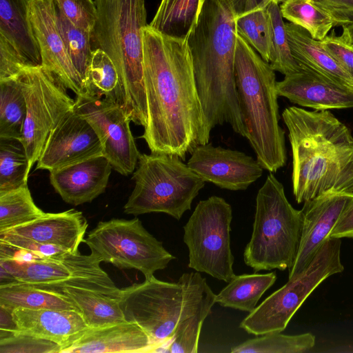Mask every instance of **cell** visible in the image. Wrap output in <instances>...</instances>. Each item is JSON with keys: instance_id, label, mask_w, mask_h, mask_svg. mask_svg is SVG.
<instances>
[{"instance_id": "42", "label": "cell", "mask_w": 353, "mask_h": 353, "mask_svg": "<svg viewBox=\"0 0 353 353\" xmlns=\"http://www.w3.org/2000/svg\"><path fill=\"white\" fill-rule=\"evenodd\" d=\"M0 243L32 252L43 257L60 256L70 252L56 245L41 243L30 239L8 232L0 233Z\"/></svg>"}, {"instance_id": "25", "label": "cell", "mask_w": 353, "mask_h": 353, "mask_svg": "<svg viewBox=\"0 0 353 353\" xmlns=\"http://www.w3.org/2000/svg\"><path fill=\"white\" fill-rule=\"evenodd\" d=\"M285 29L292 54L300 65L353 88V79L323 48L320 41L291 22L285 23Z\"/></svg>"}, {"instance_id": "22", "label": "cell", "mask_w": 353, "mask_h": 353, "mask_svg": "<svg viewBox=\"0 0 353 353\" xmlns=\"http://www.w3.org/2000/svg\"><path fill=\"white\" fill-rule=\"evenodd\" d=\"M88 226V221L81 212L70 209L58 213H45L32 221L3 232L56 245L76 254L79 252V246L84 241Z\"/></svg>"}, {"instance_id": "26", "label": "cell", "mask_w": 353, "mask_h": 353, "mask_svg": "<svg viewBox=\"0 0 353 353\" xmlns=\"http://www.w3.org/2000/svg\"><path fill=\"white\" fill-rule=\"evenodd\" d=\"M58 294L65 295L73 303L88 327L125 321L118 298L79 288H65Z\"/></svg>"}, {"instance_id": "43", "label": "cell", "mask_w": 353, "mask_h": 353, "mask_svg": "<svg viewBox=\"0 0 353 353\" xmlns=\"http://www.w3.org/2000/svg\"><path fill=\"white\" fill-rule=\"evenodd\" d=\"M323 48L353 79V46L341 36L327 35L320 41Z\"/></svg>"}, {"instance_id": "14", "label": "cell", "mask_w": 353, "mask_h": 353, "mask_svg": "<svg viewBox=\"0 0 353 353\" xmlns=\"http://www.w3.org/2000/svg\"><path fill=\"white\" fill-rule=\"evenodd\" d=\"M76 97L74 110L93 128L112 168L123 176L133 173L141 154L123 107L104 97Z\"/></svg>"}, {"instance_id": "41", "label": "cell", "mask_w": 353, "mask_h": 353, "mask_svg": "<svg viewBox=\"0 0 353 353\" xmlns=\"http://www.w3.org/2000/svg\"><path fill=\"white\" fill-rule=\"evenodd\" d=\"M65 16L75 26L93 32L97 11L94 0H54Z\"/></svg>"}, {"instance_id": "9", "label": "cell", "mask_w": 353, "mask_h": 353, "mask_svg": "<svg viewBox=\"0 0 353 353\" xmlns=\"http://www.w3.org/2000/svg\"><path fill=\"white\" fill-rule=\"evenodd\" d=\"M341 241L329 238L307 267L266 298L241 322L248 334L281 332L310 294L327 278L343 271Z\"/></svg>"}, {"instance_id": "27", "label": "cell", "mask_w": 353, "mask_h": 353, "mask_svg": "<svg viewBox=\"0 0 353 353\" xmlns=\"http://www.w3.org/2000/svg\"><path fill=\"white\" fill-rule=\"evenodd\" d=\"M276 280L275 272L234 275L228 284L216 294V303L223 307L251 312Z\"/></svg>"}, {"instance_id": "47", "label": "cell", "mask_w": 353, "mask_h": 353, "mask_svg": "<svg viewBox=\"0 0 353 353\" xmlns=\"http://www.w3.org/2000/svg\"><path fill=\"white\" fill-rule=\"evenodd\" d=\"M341 37L347 43L353 46V23L343 26Z\"/></svg>"}, {"instance_id": "33", "label": "cell", "mask_w": 353, "mask_h": 353, "mask_svg": "<svg viewBox=\"0 0 353 353\" xmlns=\"http://www.w3.org/2000/svg\"><path fill=\"white\" fill-rule=\"evenodd\" d=\"M45 213L34 203L28 184L0 193V233L32 221Z\"/></svg>"}, {"instance_id": "31", "label": "cell", "mask_w": 353, "mask_h": 353, "mask_svg": "<svg viewBox=\"0 0 353 353\" xmlns=\"http://www.w3.org/2000/svg\"><path fill=\"white\" fill-rule=\"evenodd\" d=\"M266 13L269 63L274 71L284 75L299 71L301 66L292 54L279 2L271 1L266 6Z\"/></svg>"}, {"instance_id": "35", "label": "cell", "mask_w": 353, "mask_h": 353, "mask_svg": "<svg viewBox=\"0 0 353 353\" xmlns=\"http://www.w3.org/2000/svg\"><path fill=\"white\" fill-rule=\"evenodd\" d=\"M248 339L231 349L232 353H301L315 345L312 333L286 335L272 332Z\"/></svg>"}, {"instance_id": "2", "label": "cell", "mask_w": 353, "mask_h": 353, "mask_svg": "<svg viewBox=\"0 0 353 353\" xmlns=\"http://www.w3.org/2000/svg\"><path fill=\"white\" fill-rule=\"evenodd\" d=\"M292 155L298 203L326 192L353 194V136L329 110L291 106L282 113Z\"/></svg>"}, {"instance_id": "8", "label": "cell", "mask_w": 353, "mask_h": 353, "mask_svg": "<svg viewBox=\"0 0 353 353\" xmlns=\"http://www.w3.org/2000/svg\"><path fill=\"white\" fill-rule=\"evenodd\" d=\"M132 174L134 188L123 211L135 216L163 212L179 220L205 185L180 157L168 154H141Z\"/></svg>"}, {"instance_id": "13", "label": "cell", "mask_w": 353, "mask_h": 353, "mask_svg": "<svg viewBox=\"0 0 353 353\" xmlns=\"http://www.w3.org/2000/svg\"><path fill=\"white\" fill-rule=\"evenodd\" d=\"M19 77L26 103L21 142L30 170L37 162L50 133L74 110L75 100L68 94L63 83L42 65L27 67Z\"/></svg>"}, {"instance_id": "21", "label": "cell", "mask_w": 353, "mask_h": 353, "mask_svg": "<svg viewBox=\"0 0 353 353\" xmlns=\"http://www.w3.org/2000/svg\"><path fill=\"white\" fill-rule=\"evenodd\" d=\"M11 313L16 332L56 343L61 353L88 329L77 310L17 307Z\"/></svg>"}, {"instance_id": "3", "label": "cell", "mask_w": 353, "mask_h": 353, "mask_svg": "<svg viewBox=\"0 0 353 353\" xmlns=\"http://www.w3.org/2000/svg\"><path fill=\"white\" fill-rule=\"evenodd\" d=\"M235 21L230 0H205L186 39L210 130L228 123L236 133L245 137L234 73Z\"/></svg>"}, {"instance_id": "4", "label": "cell", "mask_w": 353, "mask_h": 353, "mask_svg": "<svg viewBox=\"0 0 353 353\" xmlns=\"http://www.w3.org/2000/svg\"><path fill=\"white\" fill-rule=\"evenodd\" d=\"M234 73L245 137L263 168L275 172L287 159L285 132L279 125L275 72L239 34Z\"/></svg>"}, {"instance_id": "16", "label": "cell", "mask_w": 353, "mask_h": 353, "mask_svg": "<svg viewBox=\"0 0 353 353\" xmlns=\"http://www.w3.org/2000/svg\"><path fill=\"white\" fill-rule=\"evenodd\" d=\"M187 165L205 182L222 189L244 190L259 179L263 168L246 154L211 143L198 145L191 153Z\"/></svg>"}, {"instance_id": "24", "label": "cell", "mask_w": 353, "mask_h": 353, "mask_svg": "<svg viewBox=\"0 0 353 353\" xmlns=\"http://www.w3.org/2000/svg\"><path fill=\"white\" fill-rule=\"evenodd\" d=\"M0 43L14 51L28 67L41 65L29 0H0Z\"/></svg>"}, {"instance_id": "48", "label": "cell", "mask_w": 353, "mask_h": 353, "mask_svg": "<svg viewBox=\"0 0 353 353\" xmlns=\"http://www.w3.org/2000/svg\"><path fill=\"white\" fill-rule=\"evenodd\" d=\"M205 1V0H201V6H202V5H203V2H204Z\"/></svg>"}, {"instance_id": "6", "label": "cell", "mask_w": 353, "mask_h": 353, "mask_svg": "<svg viewBox=\"0 0 353 353\" xmlns=\"http://www.w3.org/2000/svg\"><path fill=\"white\" fill-rule=\"evenodd\" d=\"M214 293L199 272L183 274L177 282L154 276L120 289L125 320L141 327L152 339L151 352H165L178 325L195 314Z\"/></svg>"}, {"instance_id": "37", "label": "cell", "mask_w": 353, "mask_h": 353, "mask_svg": "<svg viewBox=\"0 0 353 353\" xmlns=\"http://www.w3.org/2000/svg\"><path fill=\"white\" fill-rule=\"evenodd\" d=\"M30 171L21 142L0 139V193L28 184Z\"/></svg>"}, {"instance_id": "30", "label": "cell", "mask_w": 353, "mask_h": 353, "mask_svg": "<svg viewBox=\"0 0 353 353\" xmlns=\"http://www.w3.org/2000/svg\"><path fill=\"white\" fill-rule=\"evenodd\" d=\"M26 103L17 76L0 80V139L21 141Z\"/></svg>"}, {"instance_id": "20", "label": "cell", "mask_w": 353, "mask_h": 353, "mask_svg": "<svg viewBox=\"0 0 353 353\" xmlns=\"http://www.w3.org/2000/svg\"><path fill=\"white\" fill-rule=\"evenodd\" d=\"M112 167L104 155L50 172V181L67 203H90L103 193Z\"/></svg>"}, {"instance_id": "46", "label": "cell", "mask_w": 353, "mask_h": 353, "mask_svg": "<svg viewBox=\"0 0 353 353\" xmlns=\"http://www.w3.org/2000/svg\"><path fill=\"white\" fill-rule=\"evenodd\" d=\"M236 18L248 12L266 8L272 1L276 0H230Z\"/></svg>"}, {"instance_id": "49", "label": "cell", "mask_w": 353, "mask_h": 353, "mask_svg": "<svg viewBox=\"0 0 353 353\" xmlns=\"http://www.w3.org/2000/svg\"><path fill=\"white\" fill-rule=\"evenodd\" d=\"M276 1H278V2L279 3V1H281V0H276Z\"/></svg>"}, {"instance_id": "34", "label": "cell", "mask_w": 353, "mask_h": 353, "mask_svg": "<svg viewBox=\"0 0 353 353\" xmlns=\"http://www.w3.org/2000/svg\"><path fill=\"white\" fill-rule=\"evenodd\" d=\"M280 10L283 18L304 28L319 41L324 39L334 26L329 14L313 0H284Z\"/></svg>"}, {"instance_id": "7", "label": "cell", "mask_w": 353, "mask_h": 353, "mask_svg": "<svg viewBox=\"0 0 353 353\" xmlns=\"http://www.w3.org/2000/svg\"><path fill=\"white\" fill-rule=\"evenodd\" d=\"M303 214L292 207L282 183L270 174L256 197L252 234L244 252L254 272L290 270L299 250Z\"/></svg>"}, {"instance_id": "12", "label": "cell", "mask_w": 353, "mask_h": 353, "mask_svg": "<svg viewBox=\"0 0 353 353\" xmlns=\"http://www.w3.org/2000/svg\"><path fill=\"white\" fill-rule=\"evenodd\" d=\"M94 255L68 252L30 262L1 260L0 268L15 283L58 293L65 288L85 289L119 299L120 289L101 268Z\"/></svg>"}, {"instance_id": "17", "label": "cell", "mask_w": 353, "mask_h": 353, "mask_svg": "<svg viewBox=\"0 0 353 353\" xmlns=\"http://www.w3.org/2000/svg\"><path fill=\"white\" fill-rule=\"evenodd\" d=\"M30 18L37 41L41 65L55 75L76 96L86 94L58 29L54 0H29Z\"/></svg>"}, {"instance_id": "28", "label": "cell", "mask_w": 353, "mask_h": 353, "mask_svg": "<svg viewBox=\"0 0 353 353\" xmlns=\"http://www.w3.org/2000/svg\"><path fill=\"white\" fill-rule=\"evenodd\" d=\"M0 306L12 312L17 307L78 310L65 295L23 283L0 285Z\"/></svg>"}, {"instance_id": "39", "label": "cell", "mask_w": 353, "mask_h": 353, "mask_svg": "<svg viewBox=\"0 0 353 353\" xmlns=\"http://www.w3.org/2000/svg\"><path fill=\"white\" fill-rule=\"evenodd\" d=\"M236 32L269 63L266 8L236 18Z\"/></svg>"}, {"instance_id": "38", "label": "cell", "mask_w": 353, "mask_h": 353, "mask_svg": "<svg viewBox=\"0 0 353 353\" xmlns=\"http://www.w3.org/2000/svg\"><path fill=\"white\" fill-rule=\"evenodd\" d=\"M216 303V294L210 296L202 307L193 315L178 325L165 352L195 353L198 352L200 333L205 318Z\"/></svg>"}, {"instance_id": "5", "label": "cell", "mask_w": 353, "mask_h": 353, "mask_svg": "<svg viewBox=\"0 0 353 353\" xmlns=\"http://www.w3.org/2000/svg\"><path fill=\"white\" fill-rule=\"evenodd\" d=\"M97 18L92 34L94 49L103 50L119 74L123 107L136 125L145 126L147 101L143 79L145 0H94Z\"/></svg>"}, {"instance_id": "44", "label": "cell", "mask_w": 353, "mask_h": 353, "mask_svg": "<svg viewBox=\"0 0 353 353\" xmlns=\"http://www.w3.org/2000/svg\"><path fill=\"white\" fill-rule=\"evenodd\" d=\"M332 17L334 26L353 23V0H313Z\"/></svg>"}, {"instance_id": "45", "label": "cell", "mask_w": 353, "mask_h": 353, "mask_svg": "<svg viewBox=\"0 0 353 353\" xmlns=\"http://www.w3.org/2000/svg\"><path fill=\"white\" fill-rule=\"evenodd\" d=\"M329 237L353 238V205L341 216Z\"/></svg>"}, {"instance_id": "18", "label": "cell", "mask_w": 353, "mask_h": 353, "mask_svg": "<svg viewBox=\"0 0 353 353\" xmlns=\"http://www.w3.org/2000/svg\"><path fill=\"white\" fill-rule=\"evenodd\" d=\"M352 205L353 194L345 192H326L304 202L300 245L288 279L307 267L330 238L341 216Z\"/></svg>"}, {"instance_id": "23", "label": "cell", "mask_w": 353, "mask_h": 353, "mask_svg": "<svg viewBox=\"0 0 353 353\" xmlns=\"http://www.w3.org/2000/svg\"><path fill=\"white\" fill-rule=\"evenodd\" d=\"M154 343L134 323L88 329L61 353L151 352Z\"/></svg>"}, {"instance_id": "19", "label": "cell", "mask_w": 353, "mask_h": 353, "mask_svg": "<svg viewBox=\"0 0 353 353\" xmlns=\"http://www.w3.org/2000/svg\"><path fill=\"white\" fill-rule=\"evenodd\" d=\"M299 71L276 82L278 95L315 110L353 108V88L300 65Z\"/></svg>"}, {"instance_id": "1", "label": "cell", "mask_w": 353, "mask_h": 353, "mask_svg": "<svg viewBox=\"0 0 353 353\" xmlns=\"http://www.w3.org/2000/svg\"><path fill=\"white\" fill-rule=\"evenodd\" d=\"M143 79L148 120L141 138L151 152L188 154L210 139L187 39L143 30Z\"/></svg>"}, {"instance_id": "36", "label": "cell", "mask_w": 353, "mask_h": 353, "mask_svg": "<svg viewBox=\"0 0 353 353\" xmlns=\"http://www.w3.org/2000/svg\"><path fill=\"white\" fill-rule=\"evenodd\" d=\"M54 14L58 29L67 51L75 68L81 75L85 86L94 51L91 45L92 35L73 25L55 3Z\"/></svg>"}, {"instance_id": "40", "label": "cell", "mask_w": 353, "mask_h": 353, "mask_svg": "<svg viewBox=\"0 0 353 353\" xmlns=\"http://www.w3.org/2000/svg\"><path fill=\"white\" fill-rule=\"evenodd\" d=\"M61 347L52 341L14 332H0L1 353H61Z\"/></svg>"}, {"instance_id": "10", "label": "cell", "mask_w": 353, "mask_h": 353, "mask_svg": "<svg viewBox=\"0 0 353 353\" xmlns=\"http://www.w3.org/2000/svg\"><path fill=\"white\" fill-rule=\"evenodd\" d=\"M91 254L119 269H135L148 279L175 257L152 235L139 218L99 221L84 239Z\"/></svg>"}, {"instance_id": "15", "label": "cell", "mask_w": 353, "mask_h": 353, "mask_svg": "<svg viewBox=\"0 0 353 353\" xmlns=\"http://www.w3.org/2000/svg\"><path fill=\"white\" fill-rule=\"evenodd\" d=\"M100 155L103 148L97 134L74 108L50 133L36 170L51 172Z\"/></svg>"}, {"instance_id": "32", "label": "cell", "mask_w": 353, "mask_h": 353, "mask_svg": "<svg viewBox=\"0 0 353 353\" xmlns=\"http://www.w3.org/2000/svg\"><path fill=\"white\" fill-rule=\"evenodd\" d=\"M86 94L104 97L123 106V95L118 71L103 50L94 49L85 82Z\"/></svg>"}, {"instance_id": "29", "label": "cell", "mask_w": 353, "mask_h": 353, "mask_svg": "<svg viewBox=\"0 0 353 353\" xmlns=\"http://www.w3.org/2000/svg\"><path fill=\"white\" fill-rule=\"evenodd\" d=\"M201 8V0H161L149 26L163 34L186 39Z\"/></svg>"}, {"instance_id": "11", "label": "cell", "mask_w": 353, "mask_h": 353, "mask_svg": "<svg viewBox=\"0 0 353 353\" xmlns=\"http://www.w3.org/2000/svg\"><path fill=\"white\" fill-rule=\"evenodd\" d=\"M232 219V207L221 197L212 196L198 203L183 226L189 268L227 283L233 278Z\"/></svg>"}]
</instances>
